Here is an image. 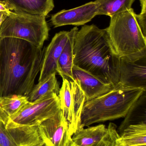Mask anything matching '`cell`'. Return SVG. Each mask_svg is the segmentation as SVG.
I'll list each match as a JSON object with an SVG mask.
<instances>
[{
	"instance_id": "cell-1",
	"label": "cell",
	"mask_w": 146,
	"mask_h": 146,
	"mask_svg": "<svg viewBox=\"0 0 146 146\" xmlns=\"http://www.w3.org/2000/svg\"><path fill=\"white\" fill-rule=\"evenodd\" d=\"M45 50L22 39L0 38V98L28 96L40 72Z\"/></svg>"
},
{
	"instance_id": "cell-2",
	"label": "cell",
	"mask_w": 146,
	"mask_h": 146,
	"mask_svg": "<svg viewBox=\"0 0 146 146\" xmlns=\"http://www.w3.org/2000/svg\"><path fill=\"white\" fill-rule=\"evenodd\" d=\"M120 58L106 29L84 25L75 37L73 64L114 88L118 86Z\"/></svg>"
},
{
	"instance_id": "cell-3",
	"label": "cell",
	"mask_w": 146,
	"mask_h": 146,
	"mask_svg": "<svg viewBox=\"0 0 146 146\" xmlns=\"http://www.w3.org/2000/svg\"><path fill=\"white\" fill-rule=\"evenodd\" d=\"M145 92L140 88L124 87L118 85L107 93L86 101L78 130L94 123L125 117Z\"/></svg>"
},
{
	"instance_id": "cell-4",
	"label": "cell",
	"mask_w": 146,
	"mask_h": 146,
	"mask_svg": "<svg viewBox=\"0 0 146 146\" xmlns=\"http://www.w3.org/2000/svg\"><path fill=\"white\" fill-rule=\"evenodd\" d=\"M132 8L111 16L106 28L111 44L121 57L135 60L146 56L144 36Z\"/></svg>"
},
{
	"instance_id": "cell-5",
	"label": "cell",
	"mask_w": 146,
	"mask_h": 146,
	"mask_svg": "<svg viewBox=\"0 0 146 146\" xmlns=\"http://www.w3.org/2000/svg\"><path fill=\"white\" fill-rule=\"evenodd\" d=\"M49 30L45 16L12 11L0 26V38H19L42 48Z\"/></svg>"
},
{
	"instance_id": "cell-6",
	"label": "cell",
	"mask_w": 146,
	"mask_h": 146,
	"mask_svg": "<svg viewBox=\"0 0 146 146\" xmlns=\"http://www.w3.org/2000/svg\"><path fill=\"white\" fill-rule=\"evenodd\" d=\"M61 110L58 95L56 94H49L33 102H28L9 118L6 127H38L40 123L55 115Z\"/></svg>"
},
{
	"instance_id": "cell-7",
	"label": "cell",
	"mask_w": 146,
	"mask_h": 146,
	"mask_svg": "<svg viewBox=\"0 0 146 146\" xmlns=\"http://www.w3.org/2000/svg\"><path fill=\"white\" fill-rule=\"evenodd\" d=\"M58 97L61 109L69 125L70 137L78 130L83 106L86 101L84 93L75 81L63 78Z\"/></svg>"
},
{
	"instance_id": "cell-8",
	"label": "cell",
	"mask_w": 146,
	"mask_h": 146,
	"mask_svg": "<svg viewBox=\"0 0 146 146\" xmlns=\"http://www.w3.org/2000/svg\"><path fill=\"white\" fill-rule=\"evenodd\" d=\"M118 85L146 91V56L135 60L120 58Z\"/></svg>"
},
{
	"instance_id": "cell-9",
	"label": "cell",
	"mask_w": 146,
	"mask_h": 146,
	"mask_svg": "<svg viewBox=\"0 0 146 146\" xmlns=\"http://www.w3.org/2000/svg\"><path fill=\"white\" fill-rule=\"evenodd\" d=\"M39 133L47 146H65L69 138V125L61 110L39 126Z\"/></svg>"
},
{
	"instance_id": "cell-10",
	"label": "cell",
	"mask_w": 146,
	"mask_h": 146,
	"mask_svg": "<svg viewBox=\"0 0 146 146\" xmlns=\"http://www.w3.org/2000/svg\"><path fill=\"white\" fill-rule=\"evenodd\" d=\"M99 7V3L95 1L72 9H63L52 15L51 21L54 27L84 25L98 15Z\"/></svg>"
},
{
	"instance_id": "cell-11",
	"label": "cell",
	"mask_w": 146,
	"mask_h": 146,
	"mask_svg": "<svg viewBox=\"0 0 146 146\" xmlns=\"http://www.w3.org/2000/svg\"><path fill=\"white\" fill-rule=\"evenodd\" d=\"M69 31L57 33L45 50L39 82L53 74H57V63L68 38Z\"/></svg>"
},
{
	"instance_id": "cell-12",
	"label": "cell",
	"mask_w": 146,
	"mask_h": 146,
	"mask_svg": "<svg viewBox=\"0 0 146 146\" xmlns=\"http://www.w3.org/2000/svg\"><path fill=\"white\" fill-rule=\"evenodd\" d=\"M72 73L73 78L84 93L86 101L103 95L115 88L111 84L104 83L93 75L74 65Z\"/></svg>"
},
{
	"instance_id": "cell-13",
	"label": "cell",
	"mask_w": 146,
	"mask_h": 146,
	"mask_svg": "<svg viewBox=\"0 0 146 146\" xmlns=\"http://www.w3.org/2000/svg\"><path fill=\"white\" fill-rule=\"evenodd\" d=\"M10 11L46 17L55 7L54 0H3Z\"/></svg>"
},
{
	"instance_id": "cell-14",
	"label": "cell",
	"mask_w": 146,
	"mask_h": 146,
	"mask_svg": "<svg viewBox=\"0 0 146 146\" xmlns=\"http://www.w3.org/2000/svg\"><path fill=\"white\" fill-rule=\"evenodd\" d=\"M79 29L77 27L69 31L68 38L57 63V72L62 78L74 81L72 68L73 66V46L75 37Z\"/></svg>"
},
{
	"instance_id": "cell-15",
	"label": "cell",
	"mask_w": 146,
	"mask_h": 146,
	"mask_svg": "<svg viewBox=\"0 0 146 146\" xmlns=\"http://www.w3.org/2000/svg\"><path fill=\"white\" fill-rule=\"evenodd\" d=\"M116 146L146 145V121L130 124L116 141Z\"/></svg>"
},
{
	"instance_id": "cell-16",
	"label": "cell",
	"mask_w": 146,
	"mask_h": 146,
	"mask_svg": "<svg viewBox=\"0 0 146 146\" xmlns=\"http://www.w3.org/2000/svg\"><path fill=\"white\" fill-rule=\"evenodd\" d=\"M107 128L99 124L87 128L79 129L71 137L72 145L74 146H88L101 140L106 134Z\"/></svg>"
},
{
	"instance_id": "cell-17",
	"label": "cell",
	"mask_w": 146,
	"mask_h": 146,
	"mask_svg": "<svg viewBox=\"0 0 146 146\" xmlns=\"http://www.w3.org/2000/svg\"><path fill=\"white\" fill-rule=\"evenodd\" d=\"M27 96L11 95L0 98V120L7 124L11 117L29 102Z\"/></svg>"
},
{
	"instance_id": "cell-18",
	"label": "cell",
	"mask_w": 146,
	"mask_h": 146,
	"mask_svg": "<svg viewBox=\"0 0 146 146\" xmlns=\"http://www.w3.org/2000/svg\"><path fill=\"white\" fill-rule=\"evenodd\" d=\"M55 74H52L34 86L28 97L29 102H33L44 96L52 94L58 95L60 88Z\"/></svg>"
},
{
	"instance_id": "cell-19",
	"label": "cell",
	"mask_w": 146,
	"mask_h": 146,
	"mask_svg": "<svg viewBox=\"0 0 146 146\" xmlns=\"http://www.w3.org/2000/svg\"><path fill=\"white\" fill-rule=\"evenodd\" d=\"M135 0H96L99 4L98 15H113L130 9Z\"/></svg>"
},
{
	"instance_id": "cell-20",
	"label": "cell",
	"mask_w": 146,
	"mask_h": 146,
	"mask_svg": "<svg viewBox=\"0 0 146 146\" xmlns=\"http://www.w3.org/2000/svg\"><path fill=\"white\" fill-rule=\"evenodd\" d=\"M107 129V133L101 140L88 146H116V141L120 136L117 130L116 125L110 123ZM71 138L69 139L65 146H74L71 143Z\"/></svg>"
},
{
	"instance_id": "cell-21",
	"label": "cell",
	"mask_w": 146,
	"mask_h": 146,
	"mask_svg": "<svg viewBox=\"0 0 146 146\" xmlns=\"http://www.w3.org/2000/svg\"><path fill=\"white\" fill-rule=\"evenodd\" d=\"M0 146H18L6 128V125L0 120Z\"/></svg>"
},
{
	"instance_id": "cell-22",
	"label": "cell",
	"mask_w": 146,
	"mask_h": 146,
	"mask_svg": "<svg viewBox=\"0 0 146 146\" xmlns=\"http://www.w3.org/2000/svg\"><path fill=\"white\" fill-rule=\"evenodd\" d=\"M141 12L140 14H135L136 20L144 36L146 38V0H140Z\"/></svg>"
},
{
	"instance_id": "cell-23",
	"label": "cell",
	"mask_w": 146,
	"mask_h": 146,
	"mask_svg": "<svg viewBox=\"0 0 146 146\" xmlns=\"http://www.w3.org/2000/svg\"><path fill=\"white\" fill-rule=\"evenodd\" d=\"M11 12L12 11H10L7 3L3 0H1L0 1V12L5 13L9 15Z\"/></svg>"
},
{
	"instance_id": "cell-24",
	"label": "cell",
	"mask_w": 146,
	"mask_h": 146,
	"mask_svg": "<svg viewBox=\"0 0 146 146\" xmlns=\"http://www.w3.org/2000/svg\"><path fill=\"white\" fill-rule=\"evenodd\" d=\"M9 15L3 12H0V26L2 22L3 21V20L7 17Z\"/></svg>"
},
{
	"instance_id": "cell-25",
	"label": "cell",
	"mask_w": 146,
	"mask_h": 146,
	"mask_svg": "<svg viewBox=\"0 0 146 146\" xmlns=\"http://www.w3.org/2000/svg\"><path fill=\"white\" fill-rule=\"evenodd\" d=\"M40 146H47L46 145V144H45L44 143H43V144H42V145H41Z\"/></svg>"
},
{
	"instance_id": "cell-26",
	"label": "cell",
	"mask_w": 146,
	"mask_h": 146,
	"mask_svg": "<svg viewBox=\"0 0 146 146\" xmlns=\"http://www.w3.org/2000/svg\"><path fill=\"white\" fill-rule=\"evenodd\" d=\"M136 146H146V145H139Z\"/></svg>"
},
{
	"instance_id": "cell-27",
	"label": "cell",
	"mask_w": 146,
	"mask_h": 146,
	"mask_svg": "<svg viewBox=\"0 0 146 146\" xmlns=\"http://www.w3.org/2000/svg\"><path fill=\"white\" fill-rule=\"evenodd\" d=\"M0 1H1V0H0Z\"/></svg>"
},
{
	"instance_id": "cell-28",
	"label": "cell",
	"mask_w": 146,
	"mask_h": 146,
	"mask_svg": "<svg viewBox=\"0 0 146 146\" xmlns=\"http://www.w3.org/2000/svg\"></svg>"
}]
</instances>
